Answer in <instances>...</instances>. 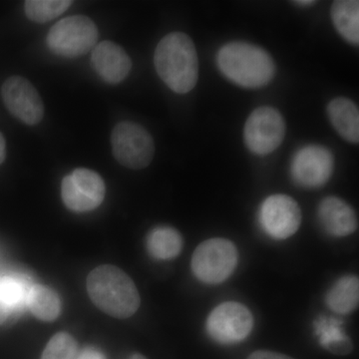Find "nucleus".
Segmentation results:
<instances>
[{
	"label": "nucleus",
	"mask_w": 359,
	"mask_h": 359,
	"mask_svg": "<svg viewBox=\"0 0 359 359\" xmlns=\"http://www.w3.org/2000/svg\"><path fill=\"white\" fill-rule=\"evenodd\" d=\"M1 96L7 110L21 122L36 125L43 119V101L32 82L25 77L7 78L2 84Z\"/></svg>",
	"instance_id": "9b49d317"
},
{
	"label": "nucleus",
	"mask_w": 359,
	"mask_h": 359,
	"mask_svg": "<svg viewBox=\"0 0 359 359\" xmlns=\"http://www.w3.org/2000/svg\"><path fill=\"white\" fill-rule=\"evenodd\" d=\"M6 157V142L4 135L0 133V164L4 163Z\"/></svg>",
	"instance_id": "a878e982"
},
{
	"label": "nucleus",
	"mask_w": 359,
	"mask_h": 359,
	"mask_svg": "<svg viewBox=\"0 0 359 359\" xmlns=\"http://www.w3.org/2000/svg\"><path fill=\"white\" fill-rule=\"evenodd\" d=\"M76 353L75 339L70 334L60 332L49 340L41 359H75Z\"/></svg>",
	"instance_id": "5701e85b"
},
{
	"label": "nucleus",
	"mask_w": 359,
	"mask_h": 359,
	"mask_svg": "<svg viewBox=\"0 0 359 359\" xmlns=\"http://www.w3.org/2000/svg\"><path fill=\"white\" fill-rule=\"evenodd\" d=\"M105 184L96 172L76 169L66 176L61 195L66 207L75 212H88L101 205L105 197Z\"/></svg>",
	"instance_id": "1a4fd4ad"
},
{
	"label": "nucleus",
	"mask_w": 359,
	"mask_h": 359,
	"mask_svg": "<svg viewBox=\"0 0 359 359\" xmlns=\"http://www.w3.org/2000/svg\"><path fill=\"white\" fill-rule=\"evenodd\" d=\"M32 287L29 280L20 273L0 276V325L26 306Z\"/></svg>",
	"instance_id": "2eb2a0df"
},
{
	"label": "nucleus",
	"mask_w": 359,
	"mask_h": 359,
	"mask_svg": "<svg viewBox=\"0 0 359 359\" xmlns=\"http://www.w3.org/2000/svg\"><path fill=\"white\" fill-rule=\"evenodd\" d=\"M92 65L104 81L118 84L128 76L132 62L127 52L112 41L100 42L92 50Z\"/></svg>",
	"instance_id": "ddd939ff"
},
{
	"label": "nucleus",
	"mask_w": 359,
	"mask_h": 359,
	"mask_svg": "<svg viewBox=\"0 0 359 359\" xmlns=\"http://www.w3.org/2000/svg\"><path fill=\"white\" fill-rule=\"evenodd\" d=\"M154 62L161 79L176 93H188L197 84V50L185 33H170L161 40L156 47Z\"/></svg>",
	"instance_id": "f257e3e1"
},
{
	"label": "nucleus",
	"mask_w": 359,
	"mask_h": 359,
	"mask_svg": "<svg viewBox=\"0 0 359 359\" xmlns=\"http://www.w3.org/2000/svg\"><path fill=\"white\" fill-rule=\"evenodd\" d=\"M248 359H294L285 354L269 351H257L250 354Z\"/></svg>",
	"instance_id": "b1692460"
},
{
	"label": "nucleus",
	"mask_w": 359,
	"mask_h": 359,
	"mask_svg": "<svg viewBox=\"0 0 359 359\" xmlns=\"http://www.w3.org/2000/svg\"><path fill=\"white\" fill-rule=\"evenodd\" d=\"M334 156L327 148L309 145L297 151L292 158L290 173L297 185L320 188L332 177Z\"/></svg>",
	"instance_id": "f8f14e48"
},
{
	"label": "nucleus",
	"mask_w": 359,
	"mask_h": 359,
	"mask_svg": "<svg viewBox=\"0 0 359 359\" xmlns=\"http://www.w3.org/2000/svg\"><path fill=\"white\" fill-rule=\"evenodd\" d=\"M294 4L299 6H313L316 1H313V0H301V1H294Z\"/></svg>",
	"instance_id": "bb28decb"
},
{
	"label": "nucleus",
	"mask_w": 359,
	"mask_h": 359,
	"mask_svg": "<svg viewBox=\"0 0 359 359\" xmlns=\"http://www.w3.org/2000/svg\"><path fill=\"white\" fill-rule=\"evenodd\" d=\"M98 29L85 15H72L55 23L47 35V44L53 53L74 58L88 53L96 46Z\"/></svg>",
	"instance_id": "20e7f679"
},
{
	"label": "nucleus",
	"mask_w": 359,
	"mask_h": 359,
	"mask_svg": "<svg viewBox=\"0 0 359 359\" xmlns=\"http://www.w3.org/2000/svg\"><path fill=\"white\" fill-rule=\"evenodd\" d=\"M75 359H106L100 351L94 348L85 349L83 353H80V355Z\"/></svg>",
	"instance_id": "393cba45"
},
{
	"label": "nucleus",
	"mask_w": 359,
	"mask_h": 359,
	"mask_svg": "<svg viewBox=\"0 0 359 359\" xmlns=\"http://www.w3.org/2000/svg\"><path fill=\"white\" fill-rule=\"evenodd\" d=\"M327 114L337 133L351 143L359 142L358 106L346 98H335L327 106Z\"/></svg>",
	"instance_id": "dca6fc26"
},
{
	"label": "nucleus",
	"mask_w": 359,
	"mask_h": 359,
	"mask_svg": "<svg viewBox=\"0 0 359 359\" xmlns=\"http://www.w3.org/2000/svg\"><path fill=\"white\" fill-rule=\"evenodd\" d=\"M321 226L334 237H346L358 229V219L353 208L337 197L321 201L318 207Z\"/></svg>",
	"instance_id": "4468645a"
},
{
	"label": "nucleus",
	"mask_w": 359,
	"mask_h": 359,
	"mask_svg": "<svg viewBox=\"0 0 359 359\" xmlns=\"http://www.w3.org/2000/svg\"><path fill=\"white\" fill-rule=\"evenodd\" d=\"M87 290L94 304L114 318H129L140 306V295L133 280L114 266H101L92 271L87 278Z\"/></svg>",
	"instance_id": "7ed1b4c3"
},
{
	"label": "nucleus",
	"mask_w": 359,
	"mask_h": 359,
	"mask_svg": "<svg viewBox=\"0 0 359 359\" xmlns=\"http://www.w3.org/2000/svg\"><path fill=\"white\" fill-rule=\"evenodd\" d=\"M26 306L39 320L52 321L60 313V301L53 290L44 285H32L28 292Z\"/></svg>",
	"instance_id": "412c9836"
},
{
	"label": "nucleus",
	"mask_w": 359,
	"mask_h": 359,
	"mask_svg": "<svg viewBox=\"0 0 359 359\" xmlns=\"http://www.w3.org/2000/svg\"><path fill=\"white\" fill-rule=\"evenodd\" d=\"M285 133L282 114L273 107L257 108L245 122L248 148L257 155H268L280 147Z\"/></svg>",
	"instance_id": "0eeeda50"
},
{
	"label": "nucleus",
	"mask_w": 359,
	"mask_h": 359,
	"mask_svg": "<svg viewBox=\"0 0 359 359\" xmlns=\"http://www.w3.org/2000/svg\"><path fill=\"white\" fill-rule=\"evenodd\" d=\"M332 18L335 28L346 41L359 42V1L339 0L332 4Z\"/></svg>",
	"instance_id": "6ab92c4d"
},
{
	"label": "nucleus",
	"mask_w": 359,
	"mask_h": 359,
	"mask_svg": "<svg viewBox=\"0 0 359 359\" xmlns=\"http://www.w3.org/2000/svg\"><path fill=\"white\" fill-rule=\"evenodd\" d=\"M70 0H27L25 2L26 16L34 22H48L69 8Z\"/></svg>",
	"instance_id": "4be33fe9"
},
{
	"label": "nucleus",
	"mask_w": 359,
	"mask_h": 359,
	"mask_svg": "<svg viewBox=\"0 0 359 359\" xmlns=\"http://www.w3.org/2000/svg\"><path fill=\"white\" fill-rule=\"evenodd\" d=\"M359 280L358 276H346L328 290L327 304L334 313L348 314L358 306Z\"/></svg>",
	"instance_id": "a211bd4d"
},
{
	"label": "nucleus",
	"mask_w": 359,
	"mask_h": 359,
	"mask_svg": "<svg viewBox=\"0 0 359 359\" xmlns=\"http://www.w3.org/2000/svg\"><path fill=\"white\" fill-rule=\"evenodd\" d=\"M224 76L245 88H259L269 84L276 73V65L268 52L247 42L224 44L217 56Z\"/></svg>",
	"instance_id": "f03ea898"
},
{
	"label": "nucleus",
	"mask_w": 359,
	"mask_h": 359,
	"mask_svg": "<svg viewBox=\"0 0 359 359\" xmlns=\"http://www.w3.org/2000/svg\"><path fill=\"white\" fill-rule=\"evenodd\" d=\"M237 264V248L231 241L222 238L205 241L196 249L192 257L194 275L209 285L228 280Z\"/></svg>",
	"instance_id": "39448f33"
},
{
	"label": "nucleus",
	"mask_w": 359,
	"mask_h": 359,
	"mask_svg": "<svg viewBox=\"0 0 359 359\" xmlns=\"http://www.w3.org/2000/svg\"><path fill=\"white\" fill-rule=\"evenodd\" d=\"M254 327V318L240 302H226L210 313L207 320L208 334L223 344H233L247 339Z\"/></svg>",
	"instance_id": "6e6552de"
},
{
	"label": "nucleus",
	"mask_w": 359,
	"mask_h": 359,
	"mask_svg": "<svg viewBox=\"0 0 359 359\" xmlns=\"http://www.w3.org/2000/svg\"><path fill=\"white\" fill-rule=\"evenodd\" d=\"M341 320L320 316L314 321V330L321 346L337 355H347L353 351V344L344 332Z\"/></svg>",
	"instance_id": "f3484780"
},
{
	"label": "nucleus",
	"mask_w": 359,
	"mask_h": 359,
	"mask_svg": "<svg viewBox=\"0 0 359 359\" xmlns=\"http://www.w3.org/2000/svg\"><path fill=\"white\" fill-rule=\"evenodd\" d=\"M115 159L129 169L148 167L155 154V144L150 133L137 123H118L111 134Z\"/></svg>",
	"instance_id": "423d86ee"
},
{
	"label": "nucleus",
	"mask_w": 359,
	"mask_h": 359,
	"mask_svg": "<svg viewBox=\"0 0 359 359\" xmlns=\"http://www.w3.org/2000/svg\"><path fill=\"white\" fill-rule=\"evenodd\" d=\"M259 219L266 235L276 240H285L299 230L302 212L299 204L289 196L273 195L259 208Z\"/></svg>",
	"instance_id": "9d476101"
},
{
	"label": "nucleus",
	"mask_w": 359,
	"mask_h": 359,
	"mask_svg": "<svg viewBox=\"0 0 359 359\" xmlns=\"http://www.w3.org/2000/svg\"><path fill=\"white\" fill-rule=\"evenodd\" d=\"M183 247V240L178 231L169 226H160L149 233L147 249L157 259H171L178 256Z\"/></svg>",
	"instance_id": "aec40b11"
},
{
	"label": "nucleus",
	"mask_w": 359,
	"mask_h": 359,
	"mask_svg": "<svg viewBox=\"0 0 359 359\" xmlns=\"http://www.w3.org/2000/svg\"><path fill=\"white\" fill-rule=\"evenodd\" d=\"M130 359H147L145 356L142 355V354L136 353L134 355H132V358Z\"/></svg>",
	"instance_id": "cd10ccee"
}]
</instances>
